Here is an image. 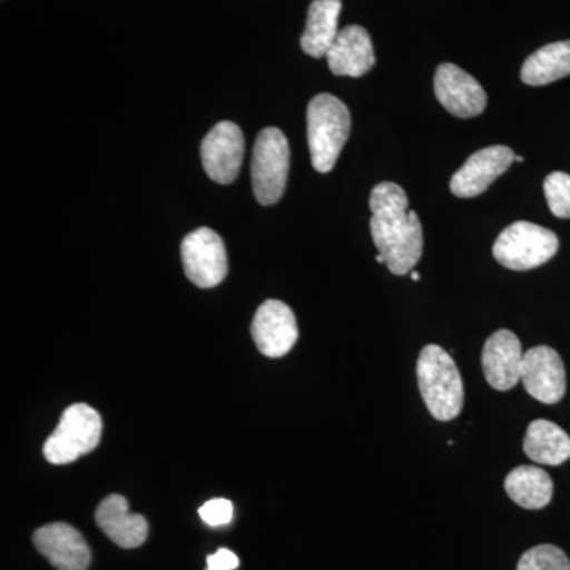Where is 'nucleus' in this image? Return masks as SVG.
Here are the masks:
<instances>
[{"label":"nucleus","instance_id":"nucleus-1","mask_svg":"<svg viewBox=\"0 0 570 570\" xmlns=\"http://www.w3.org/2000/svg\"><path fill=\"white\" fill-rule=\"evenodd\" d=\"M371 235L390 273L404 276L414 269L423 254L422 224L409 212L407 195L395 183H381L370 198Z\"/></svg>","mask_w":570,"mask_h":570},{"label":"nucleus","instance_id":"nucleus-2","mask_svg":"<svg viewBox=\"0 0 570 570\" xmlns=\"http://www.w3.org/2000/svg\"><path fill=\"white\" fill-rule=\"evenodd\" d=\"M419 389L428 411L439 422L459 417L464 403L463 379L455 360L436 344H428L417 362Z\"/></svg>","mask_w":570,"mask_h":570},{"label":"nucleus","instance_id":"nucleus-3","mask_svg":"<svg viewBox=\"0 0 570 570\" xmlns=\"http://www.w3.org/2000/svg\"><path fill=\"white\" fill-rule=\"evenodd\" d=\"M351 134V112L346 105L330 94H318L307 107V142L311 160L318 174L335 168L337 157Z\"/></svg>","mask_w":570,"mask_h":570},{"label":"nucleus","instance_id":"nucleus-4","mask_svg":"<svg viewBox=\"0 0 570 570\" xmlns=\"http://www.w3.org/2000/svg\"><path fill=\"white\" fill-rule=\"evenodd\" d=\"M102 438V419L88 404L78 403L63 411L61 422L43 445L45 459L51 464H69L88 455Z\"/></svg>","mask_w":570,"mask_h":570},{"label":"nucleus","instance_id":"nucleus-5","mask_svg":"<svg viewBox=\"0 0 570 570\" xmlns=\"http://www.w3.org/2000/svg\"><path fill=\"white\" fill-rule=\"evenodd\" d=\"M560 242L549 228L520 220L498 236L493 255L499 265L513 272H528L547 264L558 253Z\"/></svg>","mask_w":570,"mask_h":570},{"label":"nucleus","instance_id":"nucleus-6","mask_svg":"<svg viewBox=\"0 0 570 570\" xmlns=\"http://www.w3.org/2000/svg\"><path fill=\"white\" fill-rule=\"evenodd\" d=\"M291 148L287 138L276 127L258 134L253 153V187L258 204L276 205L287 186Z\"/></svg>","mask_w":570,"mask_h":570},{"label":"nucleus","instance_id":"nucleus-7","mask_svg":"<svg viewBox=\"0 0 570 570\" xmlns=\"http://www.w3.org/2000/svg\"><path fill=\"white\" fill-rule=\"evenodd\" d=\"M184 272L190 283L213 288L227 276L228 262L223 238L208 227L197 228L183 239Z\"/></svg>","mask_w":570,"mask_h":570},{"label":"nucleus","instance_id":"nucleus-8","mask_svg":"<svg viewBox=\"0 0 570 570\" xmlns=\"http://www.w3.org/2000/svg\"><path fill=\"white\" fill-rule=\"evenodd\" d=\"M245 157V137L236 124L224 121L214 126L202 141V163L213 181L230 184L238 178Z\"/></svg>","mask_w":570,"mask_h":570},{"label":"nucleus","instance_id":"nucleus-9","mask_svg":"<svg viewBox=\"0 0 570 570\" xmlns=\"http://www.w3.org/2000/svg\"><path fill=\"white\" fill-rule=\"evenodd\" d=\"M250 335L255 346L269 358L287 355L298 340L294 311L277 299H266L255 313Z\"/></svg>","mask_w":570,"mask_h":570},{"label":"nucleus","instance_id":"nucleus-10","mask_svg":"<svg viewBox=\"0 0 570 570\" xmlns=\"http://www.w3.org/2000/svg\"><path fill=\"white\" fill-rule=\"evenodd\" d=\"M521 382L534 400L560 403L566 395V367L560 354L549 346L532 347L524 354Z\"/></svg>","mask_w":570,"mask_h":570},{"label":"nucleus","instance_id":"nucleus-11","mask_svg":"<svg viewBox=\"0 0 570 570\" xmlns=\"http://www.w3.org/2000/svg\"><path fill=\"white\" fill-rule=\"evenodd\" d=\"M439 102L456 118H474L487 107V94L474 77L455 63H442L434 75Z\"/></svg>","mask_w":570,"mask_h":570},{"label":"nucleus","instance_id":"nucleus-12","mask_svg":"<svg viewBox=\"0 0 570 570\" xmlns=\"http://www.w3.org/2000/svg\"><path fill=\"white\" fill-rule=\"evenodd\" d=\"M515 160V154L508 146H490L472 154L463 167L452 176L450 190L460 198H472L485 193L505 174Z\"/></svg>","mask_w":570,"mask_h":570},{"label":"nucleus","instance_id":"nucleus-13","mask_svg":"<svg viewBox=\"0 0 570 570\" xmlns=\"http://www.w3.org/2000/svg\"><path fill=\"white\" fill-rule=\"evenodd\" d=\"M523 348L519 336L510 330H498L487 340L482 352V367L490 387L508 392L521 382Z\"/></svg>","mask_w":570,"mask_h":570},{"label":"nucleus","instance_id":"nucleus-14","mask_svg":"<svg viewBox=\"0 0 570 570\" xmlns=\"http://www.w3.org/2000/svg\"><path fill=\"white\" fill-rule=\"evenodd\" d=\"M33 546L58 570H88L91 550L80 532L67 523H51L33 532Z\"/></svg>","mask_w":570,"mask_h":570},{"label":"nucleus","instance_id":"nucleus-15","mask_svg":"<svg viewBox=\"0 0 570 570\" xmlns=\"http://www.w3.org/2000/svg\"><path fill=\"white\" fill-rule=\"evenodd\" d=\"M326 61L337 77H363L376 63L370 33L362 26H347L337 33Z\"/></svg>","mask_w":570,"mask_h":570},{"label":"nucleus","instance_id":"nucleus-16","mask_svg":"<svg viewBox=\"0 0 570 570\" xmlns=\"http://www.w3.org/2000/svg\"><path fill=\"white\" fill-rule=\"evenodd\" d=\"M96 523L121 549H137L148 539V521L129 512V502L121 494H111L96 510Z\"/></svg>","mask_w":570,"mask_h":570},{"label":"nucleus","instance_id":"nucleus-17","mask_svg":"<svg viewBox=\"0 0 570 570\" xmlns=\"http://www.w3.org/2000/svg\"><path fill=\"white\" fill-rule=\"evenodd\" d=\"M341 0H314L307 10L306 29L302 36V50L311 58H326L335 43Z\"/></svg>","mask_w":570,"mask_h":570},{"label":"nucleus","instance_id":"nucleus-18","mask_svg":"<svg viewBox=\"0 0 570 570\" xmlns=\"http://www.w3.org/2000/svg\"><path fill=\"white\" fill-rule=\"evenodd\" d=\"M523 450L534 463L560 466L570 459V438L557 423L534 420L528 426Z\"/></svg>","mask_w":570,"mask_h":570},{"label":"nucleus","instance_id":"nucleus-19","mask_svg":"<svg viewBox=\"0 0 570 570\" xmlns=\"http://www.w3.org/2000/svg\"><path fill=\"white\" fill-rule=\"evenodd\" d=\"M504 489L515 504L528 510L547 508L553 498V480L538 466L513 469L505 478Z\"/></svg>","mask_w":570,"mask_h":570},{"label":"nucleus","instance_id":"nucleus-20","mask_svg":"<svg viewBox=\"0 0 570 570\" xmlns=\"http://www.w3.org/2000/svg\"><path fill=\"white\" fill-rule=\"evenodd\" d=\"M570 75V40L540 48L521 67V80L528 86H546Z\"/></svg>","mask_w":570,"mask_h":570},{"label":"nucleus","instance_id":"nucleus-21","mask_svg":"<svg viewBox=\"0 0 570 570\" xmlns=\"http://www.w3.org/2000/svg\"><path fill=\"white\" fill-rule=\"evenodd\" d=\"M517 570H570V561L557 546L543 543L523 553Z\"/></svg>","mask_w":570,"mask_h":570},{"label":"nucleus","instance_id":"nucleus-22","mask_svg":"<svg viewBox=\"0 0 570 570\" xmlns=\"http://www.w3.org/2000/svg\"><path fill=\"white\" fill-rule=\"evenodd\" d=\"M547 204L553 216L570 219V175L554 171L543 181Z\"/></svg>","mask_w":570,"mask_h":570},{"label":"nucleus","instance_id":"nucleus-23","mask_svg":"<svg viewBox=\"0 0 570 570\" xmlns=\"http://www.w3.org/2000/svg\"><path fill=\"white\" fill-rule=\"evenodd\" d=\"M198 513H200V519L209 527H224L234 519V504L228 499H212V501L202 505Z\"/></svg>","mask_w":570,"mask_h":570},{"label":"nucleus","instance_id":"nucleus-24","mask_svg":"<svg viewBox=\"0 0 570 570\" xmlns=\"http://www.w3.org/2000/svg\"><path fill=\"white\" fill-rule=\"evenodd\" d=\"M238 566L239 560L234 551L219 549L212 557H208V568L206 570H235Z\"/></svg>","mask_w":570,"mask_h":570},{"label":"nucleus","instance_id":"nucleus-25","mask_svg":"<svg viewBox=\"0 0 570 570\" xmlns=\"http://www.w3.org/2000/svg\"><path fill=\"white\" fill-rule=\"evenodd\" d=\"M412 281H415V283H419V281H420V273L419 272L412 273Z\"/></svg>","mask_w":570,"mask_h":570},{"label":"nucleus","instance_id":"nucleus-26","mask_svg":"<svg viewBox=\"0 0 570 570\" xmlns=\"http://www.w3.org/2000/svg\"><path fill=\"white\" fill-rule=\"evenodd\" d=\"M376 261L379 262V264H385V258H384V257H382V255H381V254H379V255H377Z\"/></svg>","mask_w":570,"mask_h":570},{"label":"nucleus","instance_id":"nucleus-27","mask_svg":"<svg viewBox=\"0 0 570 570\" xmlns=\"http://www.w3.org/2000/svg\"><path fill=\"white\" fill-rule=\"evenodd\" d=\"M515 163H524V157H521V156H515Z\"/></svg>","mask_w":570,"mask_h":570}]
</instances>
